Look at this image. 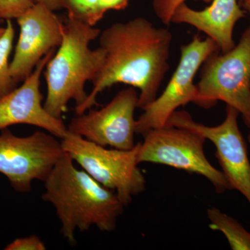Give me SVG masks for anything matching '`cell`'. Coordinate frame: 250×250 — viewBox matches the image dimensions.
<instances>
[{
  "mask_svg": "<svg viewBox=\"0 0 250 250\" xmlns=\"http://www.w3.org/2000/svg\"><path fill=\"white\" fill-rule=\"evenodd\" d=\"M100 47L106 57L93 80V88L83 104L75 108L82 114L97 105L99 94L117 83L139 90L138 108L144 109L157 98L169 70L172 34L167 28L156 27L144 18L115 22L101 31Z\"/></svg>",
  "mask_w": 250,
  "mask_h": 250,
  "instance_id": "cell-1",
  "label": "cell"
},
{
  "mask_svg": "<svg viewBox=\"0 0 250 250\" xmlns=\"http://www.w3.org/2000/svg\"><path fill=\"white\" fill-rule=\"evenodd\" d=\"M42 200L53 206L62 236L75 244V232L95 226L102 231L116 229L125 206L113 190L104 187L64 152L44 182Z\"/></svg>",
  "mask_w": 250,
  "mask_h": 250,
  "instance_id": "cell-2",
  "label": "cell"
},
{
  "mask_svg": "<svg viewBox=\"0 0 250 250\" xmlns=\"http://www.w3.org/2000/svg\"><path fill=\"white\" fill-rule=\"evenodd\" d=\"M100 33L98 28L67 18L62 43L43 71L47 85L43 105L52 116L62 119L70 100L75 102V108L86 100L85 83L93 80L106 57L101 47H90Z\"/></svg>",
  "mask_w": 250,
  "mask_h": 250,
  "instance_id": "cell-3",
  "label": "cell"
},
{
  "mask_svg": "<svg viewBox=\"0 0 250 250\" xmlns=\"http://www.w3.org/2000/svg\"><path fill=\"white\" fill-rule=\"evenodd\" d=\"M197 88L196 104L209 108L223 101L241 114L250 129V25L233 49L207 59Z\"/></svg>",
  "mask_w": 250,
  "mask_h": 250,
  "instance_id": "cell-4",
  "label": "cell"
},
{
  "mask_svg": "<svg viewBox=\"0 0 250 250\" xmlns=\"http://www.w3.org/2000/svg\"><path fill=\"white\" fill-rule=\"evenodd\" d=\"M61 144L63 152L83 170L116 192L125 207L146 190V177L138 166L140 143L132 149H108L68 131Z\"/></svg>",
  "mask_w": 250,
  "mask_h": 250,
  "instance_id": "cell-5",
  "label": "cell"
},
{
  "mask_svg": "<svg viewBox=\"0 0 250 250\" xmlns=\"http://www.w3.org/2000/svg\"><path fill=\"white\" fill-rule=\"evenodd\" d=\"M140 143L138 162L170 166L203 176L218 193L231 190L222 170L215 168L204 150L206 139L187 128L166 125L148 131Z\"/></svg>",
  "mask_w": 250,
  "mask_h": 250,
  "instance_id": "cell-6",
  "label": "cell"
},
{
  "mask_svg": "<svg viewBox=\"0 0 250 250\" xmlns=\"http://www.w3.org/2000/svg\"><path fill=\"white\" fill-rule=\"evenodd\" d=\"M58 138L37 131L16 136L8 128L0 134V173L20 192H29L35 180L45 182L64 152Z\"/></svg>",
  "mask_w": 250,
  "mask_h": 250,
  "instance_id": "cell-7",
  "label": "cell"
},
{
  "mask_svg": "<svg viewBox=\"0 0 250 250\" xmlns=\"http://www.w3.org/2000/svg\"><path fill=\"white\" fill-rule=\"evenodd\" d=\"M219 51L215 41L208 37L202 39L198 34L181 47L179 65L162 94L146 106L136 120V134L143 136L151 130L166 126L177 108L189 103L196 104L197 88L194 78L207 59Z\"/></svg>",
  "mask_w": 250,
  "mask_h": 250,
  "instance_id": "cell-8",
  "label": "cell"
},
{
  "mask_svg": "<svg viewBox=\"0 0 250 250\" xmlns=\"http://www.w3.org/2000/svg\"><path fill=\"white\" fill-rule=\"evenodd\" d=\"M239 114L234 108L227 106L225 121L217 126H208L194 121L187 111H176L166 125L197 131L213 143L222 172L231 190L241 192L250 206V161L246 141L238 127Z\"/></svg>",
  "mask_w": 250,
  "mask_h": 250,
  "instance_id": "cell-9",
  "label": "cell"
},
{
  "mask_svg": "<svg viewBox=\"0 0 250 250\" xmlns=\"http://www.w3.org/2000/svg\"><path fill=\"white\" fill-rule=\"evenodd\" d=\"M138 103L139 93L134 87L121 90L100 109H90L72 118L67 129L99 146L132 149L136 144L134 113Z\"/></svg>",
  "mask_w": 250,
  "mask_h": 250,
  "instance_id": "cell-10",
  "label": "cell"
},
{
  "mask_svg": "<svg viewBox=\"0 0 250 250\" xmlns=\"http://www.w3.org/2000/svg\"><path fill=\"white\" fill-rule=\"evenodd\" d=\"M16 21L20 34L10 62V70L18 83L32 73L46 54L59 47L65 22L41 3H35Z\"/></svg>",
  "mask_w": 250,
  "mask_h": 250,
  "instance_id": "cell-11",
  "label": "cell"
},
{
  "mask_svg": "<svg viewBox=\"0 0 250 250\" xmlns=\"http://www.w3.org/2000/svg\"><path fill=\"white\" fill-rule=\"evenodd\" d=\"M55 49L41 59L21 86L0 100V131L13 125H28L45 130L58 139H63L68 134L62 120L49 114L42 104L41 77Z\"/></svg>",
  "mask_w": 250,
  "mask_h": 250,
  "instance_id": "cell-12",
  "label": "cell"
},
{
  "mask_svg": "<svg viewBox=\"0 0 250 250\" xmlns=\"http://www.w3.org/2000/svg\"><path fill=\"white\" fill-rule=\"evenodd\" d=\"M238 0H212V4L202 11L189 7L187 3L174 10L171 23L187 24L207 34L215 41L220 51L228 52L235 47L233 29L238 21L246 17Z\"/></svg>",
  "mask_w": 250,
  "mask_h": 250,
  "instance_id": "cell-13",
  "label": "cell"
},
{
  "mask_svg": "<svg viewBox=\"0 0 250 250\" xmlns=\"http://www.w3.org/2000/svg\"><path fill=\"white\" fill-rule=\"evenodd\" d=\"M210 228L220 231L233 250H250V232L238 220L216 208L207 210Z\"/></svg>",
  "mask_w": 250,
  "mask_h": 250,
  "instance_id": "cell-14",
  "label": "cell"
},
{
  "mask_svg": "<svg viewBox=\"0 0 250 250\" xmlns=\"http://www.w3.org/2000/svg\"><path fill=\"white\" fill-rule=\"evenodd\" d=\"M5 22V31L0 37V100L17 88L18 84L11 76L9 62L16 32L11 20Z\"/></svg>",
  "mask_w": 250,
  "mask_h": 250,
  "instance_id": "cell-15",
  "label": "cell"
},
{
  "mask_svg": "<svg viewBox=\"0 0 250 250\" xmlns=\"http://www.w3.org/2000/svg\"><path fill=\"white\" fill-rule=\"evenodd\" d=\"M62 9L66 10L67 18L95 27L106 13L100 0H64Z\"/></svg>",
  "mask_w": 250,
  "mask_h": 250,
  "instance_id": "cell-16",
  "label": "cell"
},
{
  "mask_svg": "<svg viewBox=\"0 0 250 250\" xmlns=\"http://www.w3.org/2000/svg\"><path fill=\"white\" fill-rule=\"evenodd\" d=\"M34 4V0H0V21L16 20Z\"/></svg>",
  "mask_w": 250,
  "mask_h": 250,
  "instance_id": "cell-17",
  "label": "cell"
},
{
  "mask_svg": "<svg viewBox=\"0 0 250 250\" xmlns=\"http://www.w3.org/2000/svg\"><path fill=\"white\" fill-rule=\"evenodd\" d=\"M187 0H154L153 7L155 14L161 22L166 25H170L171 18L174 10L182 3ZM206 2H209L212 0H202Z\"/></svg>",
  "mask_w": 250,
  "mask_h": 250,
  "instance_id": "cell-18",
  "label": "cell"
},
{
  "mask_svg": "<svg viewBox=\"0 0 250 250\" xmlns=\"http://www.w3.org/2000/svg\"><path fill=\"white\" fill-rule=\"evenodd\" d=\"M6 250H45V243L36 235L16 238L4 248Z\"/></svg>",
  "mask_w": 250,
  "mask_h": 250,
  "instance_id": "cell-19",
  "label": "cell"
},
{
  "mask_svg": "<svg viewBox=\"0 0 250 250\" xmlns=\"http://www.w3.org/2000/svg\"><path fill=\"white\" fill-rule=\"evenodd\" d=\"M102 7L105 13L111 10L121 11L127 7L129 0H100Z\"/></svg>",
  "mask_w": 250,
  "mask_h": 250,
  "instance_id": "cell-20",
  "label": "cell"
},
{
  "mask_svg": "<svg viewBox=\"0 0 250 250\" xmlns=\"http://www.w3.org/2000/svg\"><path fill=\"white\" fill-rule=\"evenodd\" d=\"M34 1L45 5L49 9L55 11L62 9L64 0H34Z\"/></svg>",
  "mask_w": 250,
  "mask_h": 250,
  "instance_id": "cell-21",
  "label": "cell"
},
{
  "mask_svg": "<svg viewBox=\"0 0 250 250\" xmlns=\"http://www.w3.org/2000/svg\"><path fill=\"white\" fill-rule=\"evenodd\" d=\"M240 4L243 9L250 15V0H245V1H240Z\"/></svg>",
  "mask_w": 250,
  "mask_h": 250,
  "instance_id": "cell-22",
  "label": "cell"
},
{
  "mask_svg": "<svg viewBox=\"0 0 250 250\" xmlns=\"http://www.w3.org/2000/svg\"><path fill=\"white\" fill-rule=\"evenodd\" d=\"M5 31V27H0V37L2 36V34H4Z\"/></svg>",
  "mask_w": 250,
  "mask_h": 250,
  "instance_id": "cell-23",
  "label": "cell"
},
{
  "mask_svg": "<svg viewBox=\"0 0 250 250\" xmlns=\"http://www.w3.org/2000/svg\"><path fill=\"white\" fill-rule=\"evenodd\" d=\"M248 141H249V142L250 143V132L249 135H248Z\"/></svg>",
  "mask_w": 250,
  "mask_h": 250,
  "instance_id": "cell-24",
  "label": "cell"
},
{
  "mask_svg": "<svg viewBox=\"0 0 250 250\" xmlns=\"http://www.w3.org/2000/svg\"><path fill=\"white\" fill-rule=\"evenodd\" d=\"M4 21H0V24H3L4 23Z\"/></svg>",
  "mask_w": 250,
  "mask_h": 250,
  "instance_id": "cell-25",
  "label": "cell"
},
{
  "mask_svg": "<svg viewBox=\"0 0 250 250\" xmlns=\"http://www.w3.org/2000/svg\"><path fill=\"white\" fill-rule=\"evenodd\" d=\"M245 1V0H240V1Z\"/></svg>",
  "mask_w": 250,
  "mask_h": 250,
  "instance_id": "cell-26",
  "label": "cell"
}]
</instances>
